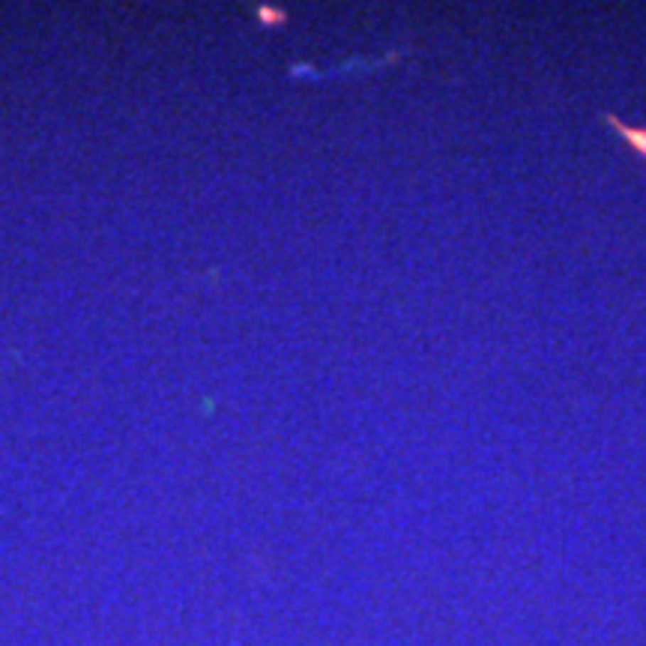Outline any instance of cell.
I'll return each instance as SVG.
<instances>
[{
	"label": "cell",
	"mask_w": 646,
	"mask_h": 646,
	"mask_svg": "<svg viewBox=\"0 0 646 646\" xmlns=\"http://www.w3.org/2000/svg\"><path fill=\"white\" fill-rule=\"evenodd\" d=\"M605 120L616 129V132H620V138H625L631 147H635V150L643 156V159H646V129H631V126H625L623 120H616L613 114H605Z\"/></svg>",
	"instance_id": "obj_1"
}]
</instances>
